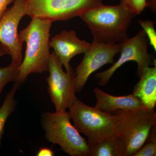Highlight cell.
I'll use <instances>...</instances> for the list:
<instances>
[{
  "mask_svg": "<svg viewBox=\"0 0 156 156\" xmlns=\"http://www.w3.org/2000/svg\"><path fill=\"white\" fill-rule=\"evenodd\" d=\"M136 16L120 3L115 6L101 5L80 17L90 29L93 40L103 44H115L128 38V27Z\"/></svg>",
  "mask_w": 156,
  "mask_h": 156,
  "instance_id": "2",
  "label": "cell"
},
{
  "mask_svg": "<svg viewBox=\"0 0 156 156\" xmlns=\"http://www.w3.org/2000/svg\"><path fill=\"white\" fill-rule=\"evenodd\" d=\"M156 126L151 130L146 142L133 156L156 155Z\"/></svg>",
  "mask_w": 156,
  "mask_h": 156,
  "instance_id": "17",
  "label": "cell"
},
{
  "mask_svg": "<svg viewBox=\"0 0 156 156\" xmlns=\"http://www.w3.org/2000/svg\"><path fill=\"white\" fill-rule=\"evenodd\" d=\"M68 112H46L41 116L45 137L71 156H89L90 147L71 122Z\"/></svg>",
  "mask_w": 156,
  "mask_h": 156,
  "instance_id": "3",
  "label": "cell"
},
{
  "mask_svg": "<svg viewBox=\"0 0 156 156\" xmlns=\"http://www.w3.org/2000/svg\"><path fill=\"white\" fill-rule=\"evenodd\" d=\"M102 5V0H28L27 15L53 22L65 21Z\"/></svg>",
  "mask_w": 156,
  "mask_h": 156,
  "instance_id": "6",
  "label": "cell"
},
{
  "mask_svg": "<svg viewBox=\"0 0 156 156\" xmlns=\"http://www.w3.org/2000/svg\"><path fill=\"white\" fill-rule=\"evenodd\" d=\"M27 3L28 0H14L0 19V43L8 49L14 64H21L23 59V43L19 40L17 30L20 20L27 15Z\"/></svg>",
  "mask_w": 156,
  "mask_h": 156,
  "instance_id": "9",
  "label": "cell"
},
{
  "mask_svg": "<svg viewBox=\"0 0 156 156\" xmlns=\"http://www.w3.org/2000/svg\"><path fill=\"white\" fill-rule=\"evenodd\" d=\"M132 94L141 101L144 107L154 110L156 105V66L143 70Z\"/></svg>",
  "mask_w": 156,
  "mask_h": 156,
  "instance_id": "13",
  "label": "cell"
},
{
  "mask_svg": "<svg viewBox=\"0 0 156 156\" xmlns=\"http://www.w3.org/2000/svg\"><path fill=\"white\" fill-rule=\"evenodd\" d=\"M120 3L135 15H139L147 7H148L147 0H120Z\"/></svg>",
  "mask_w": 156,
  "mask_h": 156,
  "instance_id": "19",
  "label": "cell"
},
{
  "mask_svg": "<svg viewBox=\"0 0 156 156\" xmlns=\"http://www.w3.org/2000/svg\"><path fill=\"white\" fill-rule=\"evenodd\" d=\"M120 49L119 44H108L93 40L91 47L76 68V92L82 91L93 73L105 65L114 63L115 56L119 53Z\"/></svg>",
  "mask_w": 156,
  "mask_h": 156,
  "instance_id": "10",
  "label": "cell"
},
{
  "mask_svg": "<svg viewBox=\"0 0 156 156\" xmlns=\"http://www.w3.org/2000/svg\"><path fill=\"white\" fill-rule=\"evenodd\" d=\"M91 43L79 39L75 31L63 30L50 41V48H53L58 60L67 70L71 67L72 58L85 53L91 47Z\"/></svg>",
  "mask_w": 156,
  "mask_h": 156,
  "instance_id": "11",
  "label": "cell"
},
{
  "mask_svg": "<svg viewBox=\"0 0 156 156\" xmlns=\"http://www.w3.org/2000/svg\"><path fill=\"white\" fill-rule=\"evenodd\" d=\"M96 108L112 114L117 110L135 111L144 107L141 101L133 94L125 96H115L108 94L98 88L94 89Z\"/></svg>",
  "mask_w": 156,
  "mask_h": 156,
  "instance_id": "12",
  "label": "cell"
},
{
  "mask_svg": "<svg viewBox=\"0 0 156 156\" xmlns=\"http://www.w3.org/2000/svg\"><path fill=\"white\" fill-rule=\"evenodd\" d=\"M69 109L73 125L88 138L89 145L117 134V117L115 115L89 106L78 98Z\"/></svg>",
  "mask_w": 156,
  "mask_h": 156,
  "instance_id": "4",
  "label": "cell"
},
{
  "mask_svg": "<svg viewBox=\"0 0 156 156\" xmlns=\"http://www.w3.org/2000/svg\"><path fill=\"white\" fill-rule=\"evenodd\" d=\"M147 41L145 32L140 30L135 36L128 38L119 44L121 54L118 60L108 69L97 73L95 75V79L99 80L98 84L101 86H106L115 72L129 61H134L137 63V75L140 77L143 70L146 67L152 66L155 61L153 55L148 51Z\"/></svg>",
  "mask_w": 156,
  "mask_h": 156,
  "instance_id": "8",
  "label": "cell"
},
{
  "mask_svg": "<svg viewBox=\"0 0 156 156\" xmlns=\"http://www.w3.org/2000/svg\"><path fill=\"white\" fill-rule=\"evenodd\" d=\"M55 152L48 147H42L39 150L37 154V156H53Z\"/></svg>",
  "mask_w": 156,
  "mask_h": 156,
  "instance_id": "20",
  "label": "cell"
},
{
  "mask_svg": "<svg viewBox=\"0 0 156 156\" xmlns=\"http://www.w3.org/2000/svg\"><path fill=\"white\" fill-rule=\"evenodd\" d=\"M53 22L50 20L32 18L29 24L18 34L20 41L27 44L25 56L14 82L19 86L31 74L48 71L51 54L50 31Z\"/></svg>",
  "mask_w": 156,
  "mask_h": 156,
  "instance_id": "1",
  "label": "cell"
},
{
  "mask_svg": "<svg viewBox=\"0 0 156 156\" xmlns=\"http://www.w3.org/2000/svg\"><path fill=\"white\" fill-rule=\"evenodd\" d=\"M148 39L150 44L156 51V32L154 28V21L151 20H138Z\"/></svg>",
  "mask_w": 156,
  "mask_h": 156,
  "instance_id": "18",
  "label": "cell"
},
{
  "mask_svg": "<svg viewBox=\"0 0 156 156\" xmlns=\"http://www.w3.org/2000/svg\"><path fill=\"white\" fill-rule=\"evenodd\" d=\"M117 133L125 144L124 156H133L146 142L156 125L154 110L143 107L135 111L117 110Z\"/></svg>",
  "mask_w": 156,
  "mask_h": 156,
  "instance_id": "5",
  "label": "cell"
},
{
  "mask_svg": "<svg viewBox=\"0 0 156 156\" xmlns=\"http://www.w3.org/2000/svg\"><path fill=\"white\" fill-rule=\"evenodd\" d=\"M8 54H9L8 49L5 46L0 43V58Z\"/></svg>",
  "mask_w": 156,
  "mask_h": 156,
  "instance_id": "22",
  "label": "cell"
},
{
  "mask_svg": "<svg viewBox=\"0 0 156 156\" xmlns=\"http://www.w3.org/2000/svg\"><path fill=\"white\" fill-rule=\"evenodd\" d=\"M89 147V156H125V144L117 133Z\"/></svg>",
  "mask_w": 156,
  "mask_h": 156,
  "instance_id": "14",
  "label": "cell"
},
{
  "mask_svg": "<svg viewBox=\"0 0 156 156\" xmlns=\"http://www.w3.org/2000/svg\"><path fill=\"white\" fill-rule=\"evenodd\" d=\"M14 0H0V19L5 12L7 7Z\"/></svg>",
  "mask_w": 156,
  "mask_h": 156,
  "instance_id": "21",
  "label": "cell"
},
{
  "mask_svg": "<svg viewBox=\"0 0 156 156\" xmlns=\"http://www.w3.org/2000/svg\"><path fill=\"white\" fill-rule=\"evenodd\" d=\"M19 87L18 84L14 83L11 90L6 95L2 104L0 106V148L6 122L17 107V102L15 98V95Z\"/></svg>",
  "mask_w": 156,
  "mask_h": 156,
  "instance_id": "15",
  "label": "cell"
},
{
  "mask_svg": "<svg viewBox=\"0 0 156 156\" xmlns=\"http://www.w3.org/2000/svg\"><path fill=\"white\" fill-rule=\"evenodd\" d=\"M20 66L11 62L8 66L0 67V96L7 84L16 80L19 73Z\"/></svg>",
  "mask_w": 156,
  "mask_h": 156,
  "instance_id": "16",
  "label": "cell"
},
{
  "mask_svg": "<svg viewBox=\"0 0 156 156\" xmlns=\"http://www.w3.org/2000/svg\"><path fill=\"white\" fill-rule=\"evenodd\" d=\"M56 54H50L47 78L48 92L56 112H62L69 108L77 98L76 95V73L72 67L66 72Z\"/></svg>",
  "mask_w": 156,
  "mask_h": 156,
  "instance_id": "7",
  "label": "cell"
}]
</instances>
